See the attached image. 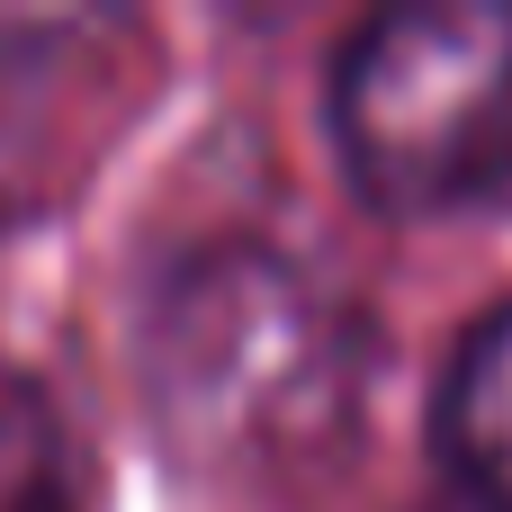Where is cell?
<instances>
[{"mask_svg":"<svg viewBox=\"0 0 512 512\" xmlns=\"http://www.w3.org/2000/svg\"><path fill=\"white\" fill-rule=\"evenodd\" d=\"M369 315L261 234L180 252L144 297V405L207 486H315L369 396Z\"/></svg>","mask_w":512,"mask_h":512,"instance_id":"1","label":"cell"},{"mask_svg":"<svg viewBox=\"0 0 512 512\" xmlns=\"http://www.w3.org/2000/svg\"><path fill=\"white\" fill-rule=\"evenodd\" d=\"M324 126L387 225L512 207V0H405L333 54Z\"/></svg>","mask_w":512,"mask_h":512,"instance_id":"2","label":"cell"},{"mask_svg":"<svg viewBox=\"0 0 512 512\" xmlns=\"http://www.w3.org/2000/svg\"><path fill=\"white\" fill-rule=\"evenodd\" d=\"M432 459L468 512H512V297L486 306L441 360Z\"/></svg>","mask_w":512,"mask_h":512,"instance_id":"3","label":"cell"},{"mask_svg":"<svg viewBox=\"0 0 512 512\" xmlns=\"http://www.w3.org/2000/svg\"><path fill=\"white\" fill-rule=\"evenodd\" d=\"M0 512H99L90 441L18 360H0Z\"/></svg>","mask_w":512,"mask_h":512,"instance_id":"4","label":"cell"},{"mask_svg":"<svg viewBox=\"0 0 512 512\" xmlns=\"http://www.w3.org/2000/svg\"><path fill=\"white\" fill-rule=\"evenodd\" d=\"M90 45H99V18H0V216L27 198V162L45 153L36 90L72 72L54 54H90Z\"/></svg>","mask_w":512,"mask_h":512,"instance_id":"5","label":"cell"},{"mask_svg":"<svg viewBox=\"0 0 512 512\" xmlns=\"http://www.w3.org/2000/svg\"><path fill=\"white\" fill-rule=\"evenodd\" d=\"M450 512H468V504H450Z\"/></svg>","mask_w":512,"mask_h":512,"instance_id":"6","label":"cell"}]
</instances>
